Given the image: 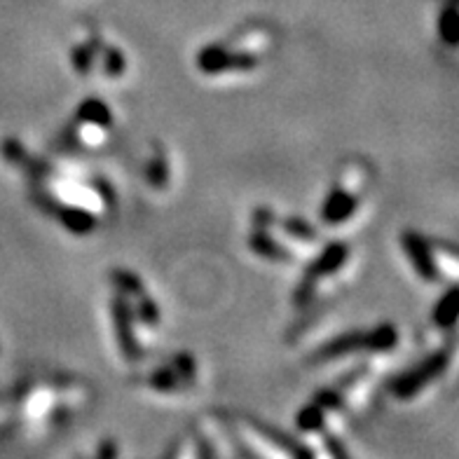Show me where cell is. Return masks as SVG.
Wrapping results in <instances>:
<instances>
[{
    "instance_id": "6da1fadb",
    "label": "cell",
    "mask_w": 459,
    "mask_h": 459,
    "mask_svg": "<svg viewBox=\"0 0 459 459\" xmlns=\"http://www.w3.org/2000/svg\"><path fill=\"white\" fill-rule=\"evenodd\" d=\"M3 158L24 176L30 202L71 235H91L115 213L117 197L103 176L43 158L19 139L3 141Z\"/></svg>"
},
{
    "instance_id": "7a4b0ae2",
    "label": "cell",
    "mask_w": 459,
    "mask_h": 459,
    "mask_svg": "<svg viewBox=\"0 0 459 459\" xmlns=\"http://www.w3.org/2000/svg\"><path fill=\"white\" fill-rule=\"evenodd\" d=\"M108 326L120 359L134 368L151 359L162 333V305L143 279L117 267L108 277Z\"/></svg>"
},
{
    "instance_id": "3957f363",
    "label": "cell",
    "mask_w": 459,
    "mask_h": 459,
    "mask_svg": "<svg viewBox=\"0 0 459 459\" xmlns=\"http://www.w3.org/2000/svg\"><path fill=\"white\" fill-rule=\"evenodd\" d=\"M94 401L85 380L68 373H36L14 394V415L30 438H49L68 429Z\"/></svg>"
},
{
    "instance_id": "277c9868",
    "label": "cell",
    "mask_w": 459,
    "mask_h": 459,
    "mask_svg": "<svg viewBox=\"0 0 459 459\" xmlns=\"http://www.w3.org/2000/svg\"><path fill=\"white\" fill-rule=\"evenodd\" d=\"M279 48V36L273 26L251 22L230 30L228 36L202 45L195 55V68L209 80H232L254 75Z\"/></svg>"
},
{
    "instance_id": "5b68a950",
    "label": "cell",
    "mask_w": 459,
    "mask_h": 459,
    "mask_svg": "<svg viewBox=\"0 0 459 459\" xmlns=\"http://www.w3.org/2000/svg\"><path fill=\"white\" fill-rule=\"evenodd\" d=\"M248 251L270 265H305L321 247L319 230L296 213L260 206L251 213L247 232Z\"/></svg>"
},
{
    "instance_id": "8992f818",
    "label": "cell",
    "mask_w": 459,
    "mask_h": 459,
    "mask_svg": "<svg viewBox=\"0 0 459 459\" xmlns=\"http://www.w3.org/2000/svg\"><path fill=\"white\" fill-rule=\"evenodd\" d=\"M357 251L350 242L333 239L321 244L305 263L302 277L293 290V307L298 315L309 316L342 298L357 277Z\"/></svg>"
},
{
    "instance_id": "52a82bcc",
    "label": "cell",
    "mask_w": 459,
    "mask_h": 459,
    "mask_svg": "<svg viewBox=\"0 0 459 459\" xmlns=\"http://www.w3.org/2000/svg\"><path fill=\"white\" fill-rule=\"evenodd\" d=\"M375 195V171L361 158L342 160L333 171L319 206V221L328 230H344L366 216Z\"/></svg>"
},
{
    "instance_id": "ba28073f",
    "label": "cell",
    "mask_w": 459,
    "mask_h": 459,
    "mask_svg": "<svg viewBox=\"0 0 459 459\" xmlns=\"http://www.w3.org/2000/svg\"><path fill=\"white\" fill-rule=\"evenodd\" d=\"M117 134V117L106 99H82L56 136V151L68 158H97L108 152Z\"/></svg>"
},
{
    "instance_id": "9c48e42d",
    "label": "cell",
    "mask_w": 459,
    "mask_h": 459,
    "mask_svg": "<svg viewBox=\"0 0 459 459\" xmlns=\"http://www.w3.org/2000/svg\"><path fill=\"white\" fill-rule=\"evenodd\" d=\"M232 457H312L307 446L274 424L242 412L221 411Z\"/></svg>"
},
{
    "instance_id": "30bf717a",
    "label": "cell",
    "mask_w": 459,
    "mask_h": 459,
    "mask_svg": "<svg viewBox=\"0 0 459 459\" xmlns=\"http://www.w3.org/2000/svg\"><path fill=\"white\" fill-rule=\"evenodd\" d=\"M399 328L380 321L375 326H359L338 333L324 340L319 347L309 351L307 361L315 366H333L342 361H363V359H387L399 347Z\"/></svg>"
},
{
    "instance_id": "8fae6325",
    "label": "cell",
    "mask_w": 459,
    "mask_h": 459,
    "mask_svg": "<svg viewBox=\"0 0 459 459\" xmlns=\"http://www.w3.org/2000/svg\"><path fill=\"white\" fill-rule=\"evenodd\" d=\"M68 61L73 73L82 80L117 82L127 75L129 68L125 49L91 26H80L73 30L68 43Z\"/></svg>"
},
{
    "instance_id": "7c38bea8",
    "label": "cell",
    "mask_w": 459,
    "mask_h": 459,
    "mask_svg": "<svg viewBox=\"0 0 459 459\" xmlns=\"http://www.w3.org/2000/svg\"><path fill=\"white\" fill-rule=\"evenodd\" d=\"M401 254L420 281L429 286H453L457 281L459 258L453 242L431 237L427 232L405 230L399 237Z\"/></svg>"
},
{
    "instance_id": "4fadbf2b",
    "label": "cell",
    "mask_w": 459,
    "mask_h": 459,
    "mask_svg": "<svg viewBox=\"0 0 459 459\" xmlns=\"http://www.w3.org/2000/svg\"><path fill=\"white\" fill-rule=\"evenodd\" d=\"M455 354H457L455 333L441 335V340L429 351H424L422 357L415 359L408 368L389 380L387 389L392 399L401 401V403H415L420 396H424L438 382L446 380V375L453 368Z\"/></svg>"
},
{
    "instance_id": "5bb4252c",
    "label": "cell",
    "mask_w": 459,
    "mask_h": 459,
    "mask_svg": "<svg viewBox=\"0 0 459 459\" xmlns=\"http://www.w3.org/2000/svg\"><path fill=\"white\" fill-rule=\"evenodd\" d=\"M200 382V363L190 351H176L151 368L139 366V387L158 399H181Z\"/></svg>"
},
{
    "instance_id": "9a60e30c",
    "label": "cell",
    "mask_w": 459,
    "mask_h": 459,
    "mask_svg": "<svg viewBox=\"0 0 459 459\" xmlns=\"http://www.w3.org/2000/svg\"><path fill=\"white\" fill-rule=\"evenodd\" d=\"M143 176L152 193H167V190H171L176 181V162L167 145L152 143L151 152H148V158L143 162Z\"/></svg>"
},
{
    "instance_id": "2e32d148",
    "label": "cell",
    "mask_w": 459,
    "mask_h": 459,
    "mask_svg": "<svg viewBox=\"0 0 459 459\" xmlns=\"http://www.w3.org/2000/svg\"><path fill=\"white\" fill-rule=\"evenodd\" d=\"M434 326L441 333H455L457 326V286H446V293L434 307Z\"/></svg>"
},
{
    "instance_id": "e0dca14e",
    "label": "cell",
    "mask_w": 459,
    "mask_h": 459,
    "mask_svg": "<svg viewBox=\"0 0 459 459\" xmlns=\"http://www.w3.org/2000/svg\"><path fill=\"white\" fill-rule=\"evenodd\" d=\"M438 38L447 45V49H455L459 38V26H457V7H455V0H450L446 7V13H441L438 19Z\"/></svg>"
}]
</instances>
